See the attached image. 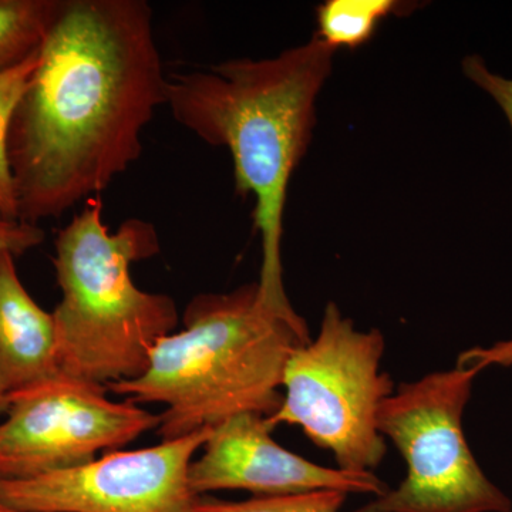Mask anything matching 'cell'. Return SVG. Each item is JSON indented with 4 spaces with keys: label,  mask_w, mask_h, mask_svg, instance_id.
<instances>
[{
    "label": "cell",
    "mask_w": 512,
    "mask_h": 512,
    "mask_svg": "<svg viewBox=\"0 0 512 512\" xmlns=\"http://www.w3.org/2000/svg\"><path fill=\"white\" fill-rule=\"evenodd\" d=\"M348 494L336 490L252 497L245 501H222L202 495L195 512H339Z\"/></svg>",
    "instance_id": "obj_13"
},
{
    "label": "cell",
    "mask_w": 512,
    "mask_h": 512,
    "mask_svg": "<svg viewBox=\"0 0 512 512\" xmlns=\"http://www.w3.org/2000/svg\"><path fill=\"white\" fill-rule=\"evenodd\" d=\"M336 50L315 35L271 59H235L167 77L174 120L204 143L227 148L235 190L254 197L252 218L262 247L259 302L311 339L284 285L282 237L289 181L316 123V100Z\"/></svg>",
    "instance_id": "obj_2"
},
{
    "label": "cell",
    "mask_w": 512,
    "mask_h": 512,
    "mask_svg": "<svg viewBox=\"0 0 512 512\" xmlns=\"http://www.w3.org/2000/svg\"><path fill=\"white\" fill-rule=\"evenodd\" d=\"M6 409H8V406H6L5 403L0 402V414L6 413Z\"/></svg>",
    "instance_id": "obj_19"
},
{
    "label": "cell",
    "mask_w": 512,
    "mask_h": 512,
    "mask_svg": "<svg viewBox=\"0 0 512 512\" xmlns=\"http://www.w3.org/2000/svg\"><path fill=\"white\" fill-rule=\"evenodd\" d=\"M272 431L258 413L237 414L212 427L204 453L190 467L194 494L241 490L254 497H275L336 490L377 497L390 488L373 473H350L306 460L279 446Z\"/></svg>",
    "instance_id": "obj_9"
},
{
    "label": "cell",
    "mask_w": 512,
    "mask_h": 512,
    "mask_svg": "<svg viewBox=\"0 0 512 512\" xmlns=\"http://www.w3.org/2000/svg\"><path fill=\"white\" fill-rule=\"evenodd\" d=\"M46 234L39 225L10 218L0 211V252L22 256L45 241Z\"/></svg>",
    "instance_id": "obj_16"
},
{
    "label": "cell",
    "mask_w": 512,
    "mask_h": 512,
    "mask_svg": "<svg viewBox=\"0 0 512 512\" xmlns=\"http://www.w3.org/2000/svg\"><path fill=\"white\" fill-rule=\"evenodd\" d=\"M481 370L458 365L402 383L380 406L377 427L402 454L396 488L355 512H511L512 501L474 457L463 416Z\"/></svg>",
    "instance_id": "obj_6"
},
{
    "label": "cell",
    "mask_w": 512,
    "mask_h": 512,
    "mask_svg": "<svg viewBox=\"0 0 512 512\" xmlns=\"http://www.w3.org/2000/svg\"><path fill=\"white\" fill-rule=\"evenodd\" d=\"M184 328L158 340L146 372L107 386L134 404H164L157 434L173 440L242 413L271 417L282 403L292 350L305 340L259 302L258 284L201 293Z\"/></svg>",
    "instance_id": "obj_3"
},
{
    "label": "cell",
    "mask_w": 512,
    "mask_h": 512,
    "mask_svg": "<svg viewBox=\"0 0 512 512\" xmlns=\"http://www.w3.org/2000/svg\"><path fill=\"white\" fill-rule=\"evenodd\" d=\"M158 426L160 414L113 402L103 387L60 375L10 400L0 423V480L83 466Z\"/></svg>",
    "instance_id": "obj_7"
},
{
    "label": "cell",
    "mask_w": 512,
    "mask_h": 512,
    "mask_svg": "<svg viewBox=\"0 0 512 512\" xmlns=\"http://www.w3.org/2000/svg\"><path fill=\"white\" fill-rule=\"evenodd\" d=\"M167 77L147 2L57 0L10 121L19 220L62 217L126 173Z\"/></svg>",
    "instance_id": "obj_1"
},
{
    "label": "cell",
    "mask_w": 512,
    "mask_h": 512,
    "mask_svg": "<svg viewBox=\"0 0 512 512\" xmlns=\"http://www.w3.org/2000/svg\"><path fill=\"white\" fill-rule=\"evenodd\" d=\"M512 512V511H511Z\"/></svg>",
    "instance_id": "obj_20"
},
{
    "label": "cell",
    "mask_w": 512,
    "mask_h": 512,
    "mask_svg": "<svg viewBox=\"0 0 512 512\" xmlns=\"http://www.w3.org/2000/svg\"><path fill=\"white\" fill-rule=\"evenodd\" d=\"M412 12V3L397 0H328L316 9L315 36L325 45L356 49L375 36L390 16Z\"/></svg>",
    "instance_id": "obj_11"
},
{
    "label": "cell",
    "mask_w": 512,
    "mask_h": 512,
    "mask_svg": "<svg viewBox=\"0 0 512 512\" xmlns=\"http://www.w3.org/2000/svg\"><path fill=\"white\" fill-rule=\"evenodd\" d=\"M37 53L39 50L19 66L0 74V211L18 220L15 185L8 160V136L13 111L35 69Z\"/></svg>",
    "instance_id": "obj_14"
},
{
    "label": "cell",
    "mask_w": 512,
    "mask_h": 512,
    "mask_svg": "<svg viewBox=\"0 0 512 512\" xmlns=\"http://www.w3.org/2000/svg\"><path fill=\"white\" fill-rule=\"evenodd\" d=\"M384 349L379 329H357L329 302L318 336L293 349L286 362L284 397L266 417L269 426H299L332 453L340 470L373 473L387 448L377 414L394 392L392 377L382 372Z\"/></svg>",
    "instance_id": "obj_5"
},
{
    "label": "cell",
    "mask_w": 512,
    "mask_h": 512,
    "mask_svg": "<svg viewBox=\"0 0 512 512\" xmlns=\"http://www.w3.org/2000/svg\"><path fill=\"white\" fill-rule=\"evenodd\" d=\"M212 429L28 480H0V501L28 512H195L190 467Z\"/></svg>",
    "instance_id": "obj_8"
},
{
    "label": "cell",
    "mask_w": 512,
    "mask_h": 512,
    "mask_svg": "<svg viewBox=\"0 0 512 512\" xmlns=\"http://www.w3.org/2000/svg\"><path fill=\"white\" fill-rule=\"evenodd\" d=\"M57 0H0V74L35 55Z\"/></svg>",
    "instance_id": "obj_12"
},
{
    "label": "cell",
    "mask_w": 512,
    "mask_h": 512,
    "mask_svg": "<svg viewBox=\"0 0 512 512\" xmlns=\"http://www.w3.org/2000/svg\"><path fill=\"white\" fill-rule=\"evenodd\" d=\"M158 252L151 222L131 218L111 234L100 197L57 232L53 266L62 301L52 315L62 375L107 390L146 372L151 350L178 323L173 298L141 291L131 279V265Z\"/></svg>",
    "instance_id": "obj_4"
},
{
    "label": "cell",
    "mask_w": 512,
    "mask_h": 512,
    "mask_svg": "<svg viewBox=\"0 0 512 512\" xmlns=\"http://www.w3.org/2000/svg\"><path fill=\"white\" fill-rule=\"evenodd\" d=\"M15 258L0 252V402L6 406L62 375L55 319L20 281Z\"/></svg>",
    "instance_id": "obj_10"
},
{
    "label": "cell",
    "mask_w": 512,
    "mask_h": 512,
    "mask_svg": "<svg viewBox=\"0 0 512 512\" xmlns=\"http://www.w3.org/2000/svg\"><path fill=\"white\" fill-rule=\"evenodd\" d=\"M458 365L476 366L483 370L488 367L512 369V338L500 340L488 348H473L460 353Z\"/></svg>",
    "instance_id": "obj_17"
},
{
    "label": "cell",
    "mask_w": 512,
    "mask_h": 512,
    "mask_svg": "<svg viewBox=\"0 0 512 512\" xmlns=\"http://www.w3.org/2000/svg\"><path fill=\"white\" fill-rule=\"evenodd\" d=\"M0 512H28V511L18 510V508L10 507V505L2 503V501H0Z\"/></svg>",
    "instance_id": "obj_18"
},
{
    "label": "cell",
    "mask_w": 512,
    "mask_h": 512,
    "mask_svg": "<svg viewBox=\"0 0 512 512\" xmlns=\"http://www.w3.org/2000/svg\"><path fill=\"white\" fill-rule=\"evenodd\" d=\"M463 72L468 80L493 97L504 111L512 130V79L491 72L483 57L478 55H470L463 60Z\"/></svg>",
    "instance_id": "obj_15"
}]
</instances>
